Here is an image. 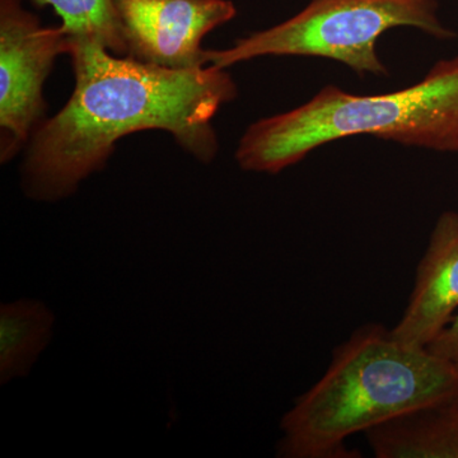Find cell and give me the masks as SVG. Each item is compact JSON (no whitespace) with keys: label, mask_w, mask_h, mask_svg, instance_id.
Masks as SVG:
<instances>
[{"label":"cell","mask_w":458,"mask_h":458,"mask_svg":"<svg viewBox=\"0 0 458 458\" xmlns=\"http://www.w3.org/2000/svg\"><path fill=\"white\" fill-rule=\"evenodd\" d=\"M69 55L74 90L30 140L21 170L27 198L55 203L71 197L132 132L167 131L203 164L216 158L214 116L238 95L225 69L161 68L114 55L92 40H71Z\"/></svg>","instance_id":"obj_1"},{"label":"cell","mask_w":458,"mask_h":458,"mask_svg":"<svg viewBox=\"0 0 458 458\" xmlns=\"http://www.w3.org/2000/svg\"><path fill=\"white\" fill-rule=\"evenodd\" d=\"M458 397V369L428 348L401 342L381 324L354 331L325 375L280 421L282 458H354L346 439Z\"/></svg>","instance_id":"obj_2"},{"label":"cell","mask_w":458,"mask_h":458,"mask_svg":"<svg viewBox=\"0 0 458 458\" xmlns=\"http://www.w3.org/2000/svg\"><path fill=\"white\" fill-rule=\"evenodd\" d=\"M355 135L458 152V56L436 63L423 81L397 92L360 96L324 87L302 106L250 125L236 161L242 170L276 174L316 148Z\"/></svg>","instance_id":"obj_3"},{"label":"cell","mask_w":458,"mask_h":458,"mask_svg":"<svg viewBox=\"0 0 458 458\" xmlns=\"http://www.w3.org/2000/svg\"><path fill=\"white\" fill-rule=\"evenodd\" d=\"M438 0H311L291 20L254 32L225 50H208V65L227 69L259 56H318L336 60L364 77H387L377 55L379 36L415 27L437 38H457L438 17Z\"/></svg>","instance_id":"obj_4"},{"label":"cell","mask_w":458,"mask_h":458,"mask_svg":"<svg viewBox=\"0 0 458 458\" xmlns=\"http://www.w3.org/2000/svg\"><path fill=\"white\" fill-rule=\"evenodd\" d=\"M62 27H42L22 0H0V158L11 161L30 143L47 111L42 89L54 62L69 54Z\"/></svg>","instance_id":"obj_5"},{"label":"cell","mask_w":458,"mask_h":458,"mask_svg":"<svg viewBox=\"0 0 458 458\" xmlns=\"http://www.w3.org/2000/svg\"><path fill=\"white\" fill-rule=\"evenodd\" d=\"M128 55L167 69L208 65L201 41L233 20L231 0H114Z\"/></svg>","instance_id":"obj_6"},{"label":"cell","mask_w":458,"mask_h":458,"mask_svg":"<svg viewBox=\"0 0 458 458\" xmlns=\"http://www.w3.org/2000/svg\"><path fill=\"white\" fill-rule=\"evenodd\" d=\"M458 312V213L445 212L434 225L415 284L394 335L428 348Z\"/></svg>","instance_id":"obj_7"},{"label":"cell","mask_w":458,"mask_h":458,"mask_svg":"<svg viewBox=\"0 0 458 458\" xmlns=\"http://www.w3.org/2000/svg\"><path fill=\"white\" fill-rule=\"evenodd\" d=\"M366 436L377 458H458V397L401 415Z\"/></svg>","instance_id":"obj_8"},{"label":"cell","mask_w":458,"mask_h":458,"mask_svg":"<svg viewBox=\"0 0 458 458\" xmlns=\"http://www.w3.org/2000/svg\"><path fill=\"white\" fill-rule=\"evenodd\" d=\"M55 315L38 300H20L0 306V385L29 376L47 348Z\"/></svg>","instance_id":"obj_9"},{"label":"cell","mask_w":458,"mask_h":458,"mask_svg":"<svg viewBox=\"0 0 458 458\" xmlns=\"http://www.w3.org/2000/svg\"><path fill=\"white\" fill-rule=\"evenodd\" d=\"M35 7H51L62 20L69 40H92L117 56L128 55L114 0H29Z\"/></svg>","instance_id":"obj_10"},{"label":"cell","mask_w":458,"mask_h":458,"mask_svg":"<svg viewBox=\"0 0 458 458\" xmlns=\"http://www.w3.org/2000/svg\"><path fill=\"white\" fill-rule=\"evenodd\" d=\"M428 349L442 360L450 361L458 369V312Z\"/></svg>","instance_id":"obj_11"}]
</instances>
